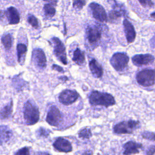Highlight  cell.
I'll return each mask as SVG.
<instances>
[{"label":"cell","mask_w":155,"mask_h":155,"mask_svg":"<svg viewBox=\"0 0 155 155\" xmlns=\"http://www.w3.org/2000/svg\"><path fill=\"white\" fill-rule=\"evenodd\" d=\"M79 136L82 139H88L91 136V133L89 128H84L79 133Z\"/></svg>","instance_id":"obj_25"},{"label":"cell","mask_w":155,"mask_h":155,"mask_svg":"<svg viewBox=\"0 0 155 155\" xmlns=\"http://www.w3.org/2000/svg\"><path fill=\"white\" fill-rule=\"evenodd\" d=\"M101 38V28L97 25H88L86 29V38L92 47L97 45Z\"/></svg>","instance_id":"obj_5"},{"label":"cell","mask_w":155,"mask_h":155,"mask_svg":"<svg viewBox=\"0 0 155 155\" xmlns=\"http://www.w3.org/2000/svg\"><path fill=\"white\" fill-rule=\"evenodd\" d=\"M62 116L58 108L55 106H52L47 114L46 120L52 126H57L61 122Z\"/></svg>","instance_id":"obj_10"},{"label":"cell","mask_w":155,"mask_h":155,"mask_svg":"<svg viewBox=\"0 0 155 155\" xmlns=\"http://www.w3.org/2000/svg\"><path fill=\"white\" fill-rule=\"evenodd\" d=\"M139 126V121L130 120L123 121L115 125L113 127V130L114 133L117 134H131Z\"/></svg>","instance_id":"obj_4"},{"label":"cell","mask_w":155,"mask_h":155,"mask_svg":"<svg viewBox=\"0 0 155 155\" xmlns=\"http://www.w3.org/2000/svg\"><path fill=\"white\" fill-rule=\"evenodd\" d=\"M33 58L36 65L41 68L46 67V58L44 52L40 48L35 49L33 51Z\"/></svg>","instance_id":"obj_15"},{"label":"cell","mask_w":155,"mask_h":155,"mask_svg":"<svg viewBox=\"0 0 155 155\" xmlns=\"http://www.w3.org/2000/svg\"><path fill=\"white\" fill-rule=\"evenodd\" d=\"M53 146L56 150L60 152L68 153L72 150L70 142L65 139L60 137L57 139L53 143Z\"/></svg>","instance_id":"obj_12"},{"label":"cell","mask_w":155,"mask_h":155,"mask_svg":"<svg viewBox=\"0 0 155 155\" xmlns=\"http://www.w3.org/2000/svg\"><path fill=\"white\" fill-rule=\"evenodd\" d=\"M44 1H47L48 2L49 4L53 5H56L57 4V0H44Z\"/></svg>","instance_id":"obj_34"},{"label":"cell","mask_w":155,"mask_h":155,"mask_svg":"<svg viewBox=\"0 0 155 155\" xmlns=\"http://www.w3.org/2000/svg\"><path fill=\"white\" fill-rule=\"evenodd\" d=\"M48 131L45 130L44 128H40L38 130V131H36V133L38 134V136L39 137H47L48 135Z\"/></svg>","instance_id":"obj_29"},{"label":"cell","mask_w":155,"mask_h":155,"mask_svg":"<svg viewBox=\"0 0 155 155\" xmlns=\"http://www.w3.org/2000/svg\"><path fill=\"white\" fill-rule=\"evenodd\" d=\"M89 67L93 75L97 78L102 77L103 74V69L102 66L97 62V61L93 59L89 62Z\"/></svg>","instance_id":"obj_17"},{"label":"cell","mask_w":155,"mask_h":155,"mask_svg":"<svg viewBox=\"0 0 155 155\" xmlns=\"http://www.w3.org/2000/svg\"><path fill=\"white\" fill-rule=\"evenodd\" d=\"M45 15L48 17H52L54 15L56 10L53 5L50 4H46L44 6Z\"/></svg>","instance_id":"obj_24"},{"label":"cell","mask_w":155,"mask_h":155,"mask_svg":"<svg viewBox=\"0 0 155 155\" xmlns=\"http://www.w3.org/2000/svg\"><path fill=\"white\" fill-rule=\"evenodd\" d=\"M1 11H0V16H1Z\"/></svg>","instance_id":"obj_38"},{"label":"cell","mask_w":155,"mask_h":155,"mask_svg":"<svg viewBox=\"0 0 155 155\" xmlns=\"http://www.w3.org/2000/svg\"><path fill=\"white\" fill-rule=\"evenodd\" d=\"M136 80L138 84L148 87L155 84V69H144L139 71L136 75Z\"/></svg>","instance_id":"obj_3"},{"label":"cell","mask_w":155,"mask_h":155,"mask_svg":"<svg viewBox=\"0 0 155 155\" xmlns=\"http://www.w3.org/2000/svg\"><path fill=\"white\" fill-rule=\"evenodd\" d=\"M28 23L35 28H38L39 23L37 18L32 15H29L28 16Z\"/></svg>","instance_id":"obj_26"},{"label":"cell","mask_w":155,"mask_h":155,"mask_svg":"<svg viewBox=\"0 0 155 155\" xmlns=\"http://www.w3.org/2000/svg\"><path fill=\"white\" fill-rule=\"evenodd\" d=\"M142 136L144 139L151 140H155V133L149 131H145L142 133Z\"/></svg>","instance_id":"obj_28"},{"label":"cell","mask_w":155,"mask_h":155,"mask_svg":"<svg viewBox=\"0 0 155 155\" xmlns=\"http://www.w3.org/2000/svg\"><path fill=\"white\" fill-rule=\"evenodd\" d=\"M24 117L27 124H35L39 119V112L36 105L28 101L24 107Z\"/></svg>","instance_id":"obj_2"},{"label":"cell","mask_w":155,"mask_h":155,"mask_svg":"<svg viewBox=\"0 0 155 155\" xmlns=\"http://www.w3.org/2000/svg\"><path fill=\"white\" fill-rule=\"evenodd\" d=\"M154 60L153 56L150 54H136L132 58L133 64L137 66H141L143 65H147L153 62Z\"/></svg>","instance_id":"obj_11"},{"label":"cell","mask_w":155,"mask_h":155,"mask_svg":"<svg viewBox=\"0 0 155 155\" xmlns=\"http://www.w3.org/2000/svg\"><path fill=\"white\" fill-rule=\"evenodd\" d=\"M151 16L153 17V18H155V12H154V13H152L151 14Z\"/></svg>","instance_id":"obj_37"},{"label":"cell","mask_w":155,"mask_h":155,"mask_svg":"<svg viewBox=\"0 0 155 155\" xmlns=\"http://www.w3.org/2000/svg\"><path fill=\"white\" fill-rule=\"evenodd\" d=\"M12 136V131L7 126H0V143L7 142Z\"/></svg>","instance_id":"obj_18"},{"label":"cell","mask_w":155,"mask_h":155,"mask_svg":"<svg viewBox=\"0 0 155 155\" xmlns=\"http://www.w3.org/2000/svg\"><path fill=\"white\" fill-rule=\"evenodd\" d=\"M90 8L93 15V16L100 22H104L107 21V14L104 7L95 2H92L90 4Z\"/></svg>","instance_id":"obj_9"},{"label":"cell","mask_w":155,"mask_h":155,"mask_svg":"<svg viewBox=\"0 0 155 155\" xmlns=\"http://www.w3.org/2000/svg\"><path fill=\"white\" fill-rule=\"evenodd\" d=\"M73 61L78 65H82L85 61V56L84 53L79 49L76 48L73 53Z\"/></svg>","instance_id":"obj_19"},{"label":"cell","mask_w":155,"mask_h":155,"mask_svg":"<svg viewBox=\"0 0 155 155\" xmlns=\"http://www.w3.org/2000/svg\"><path fill=\"white\" fill-rule=\"evenodd\" d=\"M92 151H85L82 155H92Z\"/></svg>","instance_id":"obj_35"},{"label":"cell","mask_w":155,"mask_h":155,"mask_svg":"<svg viewBox=\"0 0 155 155\" xmlns=\"http://www.w3.org/2000/svg\"><path fill=\"white\" fill-rule=\"evenodd\" d=\"M85 0H73V5L74 8L77 10H81L85 5Z\"/></svg>","instance_id":"obj_27"},{"label":"cell","mask_w":155,"mask_h":155,"mask_svg":"<svg viewBox=\"0 0 155 155\" xmlns=\"http://www.w3.org/2000/svg\"><path fill=\"white\" fill-rule=\"evenodd\" d=\"M124 27V31L125 33L126 38L128 43L133 42L136 38V32L133 25L127 19H124L123 21Z\"/></svg>","instance_id":"obj_13"},{"label":"cell","mask_w":155,"mask_h":155,"mask_svg":"<svg viewBox=\"0 0 155 155\" xmlns=\"http://www.w3.org/2000/svg\"><path fill=\"white\" fill-rule=\"evenodd\" d=\"M6 16L8 18V22L10 24H16L20 21V16L18 10L13 7H10L7 8Z\"/></svg>","instance_id":"obj_16"},{"label":"cell","mask_w":155,"mask_h":155,"mask_svg":"<svg viewBox=\"0 0 155 155\" xmlns=\"http://www.w3.org/2000/svg\"><path fill=\"white\" fill-rule=\"evenodd\" d=\"M155 153V145H152L149 147L147 151V155H153Z\"/></svg>","instance_id":"obj_32"},{"label":"cell","mask_w":155,"mask_h":155,"mask_svg":"<svg viewBox=\"0 0 155 155\" xmlns=\"http://www.w3.org/2000/svg\"><path fill=\"white\" fill-rule=\"evenodd\" d=\"M13 110V103L11 102L7 105L4 107L0 111V117L1 119H7L8 118L12 113Z\"/></svg>","instance_id":"obj_20"},{"label":"cell","mask_w":155,"mask_h":155,"mask_svg":"<svg viewBox=\"0 0 155 155\" xmlns=\"http://www.w3.org/2000/svg\"><path fill=\"white\" fill-rule=\"evenodd\" d=\"M140 4L144 7L150 8L153 7V3L151 0H138Z\"/></svg>","instance_id":"obj_30"},{"label":"cell","mask_w":155,"mask_h":155,"mask_svg":"<svg viewBox=\"0 0 155 155\" xmlns=\"http://www.w3.org/2000/svg\"><path fill=\"white\" fill-rule=\"evenodd\" d=\"M36 155H50V154L46 152H38Z\"/></svg>","instance_id":"obj_36"},{"label":"cell","mask_w":155,"mask_h":155,"mask_svg":"<svg viewBox=\"0 0 155 155\" xmlns=\"http://www.w3.org/2000/svg\"><path fill=\"white\" fill-rule=\"evenodd\" d=\"M54 44V52L56 57L64 64L66 65L67 63L65 48L61 41L58 38H53L52 39Z\"/></svg>","instance_id":"obj_7"},{"label":"cell","mask_w":155,"mask_h":155,"mask_svg":"<svg viewBox=\"0 0 155 155\" xmlns=\"http://www.w3.org/2000/svg\"><path fill=\"white\" fill-rule=\"evenodd\" d=\"M15 155H30L29 148L28 147H24L18 150Z\"/></svg>","instance_id":"obj_31"},{"label":"cell","mask_w":155,"mask_h":155,"mask_svg":"<svg viewBox=\"0 0 155 155\" xmlns=\"http://www.w3.org/2000/svg\"><path fill=\"white\" fill-rule=\"evenodd\" d=\"M122 13L120 11L113 10L109 12L108 14V19L111 22H115L117 21L122 16Z\"/></svg>","instance_id":"obj_23"},{"label":"cell","mask_w":155,"mask_h":155,"mask_svg":"<svg viewBox=\"0 0 155 155\" xmlns=\"http://www.w3.org/2000/svg\"><path fill=\"white\" fill-rule=\"evenodd\" d=\"M78 97L79 94L76 91L65 90L61 93L59 96V99L60 102L67 105L74 102Z\"/></svg>","instance_id":"obj_8"},{"label":"cell","mask_w":155,"mask_h":155,"mask_svg":"<svg viewBox=\"0 0 155 155\" xmlns=\"http://www.w3.org/2000/svg\"><path fill=\"white\" fill-rule=\"evenodd\" d=\"M142 147V145L133 141H129L127 142L124 146V155H131L133 154H136L139 152V149Z\"/></svg>","instance_id":"obj_14"},{"label":"cell","mask_w":155,"mask_h":155,"mask_svg":"<svg viewBox=\"0 0 155 155\" xmlns=\"http://www.w3.org/2000/svg\"><path fill=\"white\" fill-rule=\"evenodd\" d=\"M52 68H53V69H54V70H56L59 71V72H64L63 68H62V67H61L57 65H53Z\"/></svg>","instance_id":"obj_33"},{"label":"cell","mask_w":155,"mask_h":155,"mask_svg":"<svg viewBox=\"0 0 155 155\" xmlns=\"http://www.w3.org/2000/svg\"><path fill=\"white\" fill-rule=\"evenodd\" d=\"M129 58L124 53H116L110 59L113 67L117 71L123 70L127 65Z\"/></svg>","instance_id":"obj_6"},{"label":"cell","mask_w":155,"mask_h":155,"mask_svg":"<svg viewBox=\"0 0 155 155\" xmlns=\"http://www.w3.org/2000/svg\"><path fill=\"white\" fill-rule=\"evenodd\" d=\"M27 52V47L24 44H18L17 45V53L18 61L21 62L22 60L25 58V53Z\"/></svg>","instance_id":"obj_21"},{"label":"cell","mask_w":155,"mask_h":155,"mask_svg":"<svg viewBox=\"0 0 155 155\" xmlns=\"http://www.w3.org/2000/svg\"><path fill=\"white\" fill-rule=\"evenodd\" d=\"M1 42L4 47L6 49L8 50L11 48L12 45V42H13L12 36L10 34L4 35L1 38Z\"/></svg>","instance_id":"obj_22"},{"label":"cell","mask_w":155,"mask_h":155,"mask_svg":"<svg viewBox=\"0 0 155 155\" xmlns=\"http://www.w3.org/2000/svg\"><path fill=\"white\" fill-rule=\"evenodd\" d=\"M89 101L91 105H102L105 107L113 105L115 104L114 98L112 95L98 91H93L91 93Z\"/></svg>","instance_id":"obj_1"}]
</instances>
